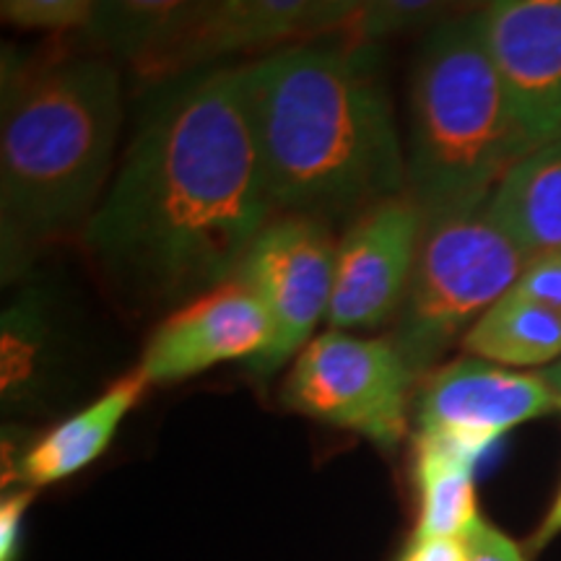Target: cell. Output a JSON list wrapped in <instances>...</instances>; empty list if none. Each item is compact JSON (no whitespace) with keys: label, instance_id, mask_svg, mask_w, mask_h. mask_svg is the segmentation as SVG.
Returning a JSON list of instances; mask_svg holds the SVG:
<instances>
[{"label":"cell","instance_id":"14","mask_svg":"<svg viewBox=\"0 0 561 561\" xmlns=\"http://www.w3.org/2000/svg\"><path fill=\"white\" fill-rule=\"evenodd\" d=\"M486 210L528 261L561 250V138L517 161L496 185Z\"/></svg>","mask_w":561,"mask_h":561},{"label":"cell","instance_id":"23","mask_svg":"<svg viewBox=\"0 0 561 561\" xmlns=\"http://www.w3.org/2000/svg\"><path fill=\"white\" fill-rule=\"evenodd\" d=\"M398 561H468L466 538H434L413 533Z\"/></svg>","mask_w":561,"mask_h":561},{"label":"cell","instance_id":"5","mask_svg":"<svg viewBox=\"0 0 561 561\" xmlns=\"http://www.w3.org/2000/svg\"><path fill=\"white\" fill-rule=\"evenodd\" d=\"M528 257L496 227L486 206L424 221L419 255L396 318L392 343L419 380L520 276Z\"/></svg>","mask_w":561,"mask_h":561},{"label":"cell","instance_id":"3","mask_svg":"<svg viewBox=\"0 0 561 561\" xmlns=\"http://www.w3.org/2000/svg\"><path fill=\"white\" fill-rule=\"evenodd\" d=\"M123 117L121 73L104 58H62L5 89L0 237L9 273L42 244L87 229L104 198Z\"/></svg>","mask_w":561,"mask_h":561},{"label":"cell","instance_id":"6","mask_svg":"<svg viewBox=\"0 0 561 561\" xmlns=\"http://www.w3.org/2000/svg\"><path fill=\"white\" fill-rule=\"evenodd\" d=\"M419 382L392 341L325 331L291 362L280 385V403L301 416L359 434L382 450H396L409 432Z\"/></svg>","mask_w":561,"mask_h":561},{"label":"cell","instance_id":"16","mask_svg":"<svg viewBox=\"0 0 561 561\" xmlns=\"http://www.w3.org/2000/svg\"><path fill=\"white\" fill-rule=\"evenodd\" d=\"M419 491L416 536L466 538L481 520L476 504V460L430 439L413 442Z\"/></svg>","mask_w":561,"mask_h":561},{"label":"cell","instance_id":"19","mask_svg":"<svg viewBox=\"0 0 561 561\" xmlns=\"http://www.w3.org/2000/svg\"><path fill=\"white\" fill-rule=\"evenodd\" d=\"M437 9L434 3H359L348 26L364 37H377L424 24Z\"/></svg>","mask_w":561,"mask_h":561},{"label":"cell","instance_id":"15","mask_svg":"<svg viewBox=\"0 0 561 561\" xmlns=\"http://www.w3.org/2000/svg\"><path fill=\"white\" fill-rule=\"evenodd\" d=\"M460 343L476 359L541 371L561 359V312L507 291Z\"/></svg>","mask_w":561,"mask_h":561},{"label":"cell","instance_id":"20","mask_svg":"<svg viewBox=\"0 0 561 561\" xmlns=\"http://www.w3.org/2000/svg\"><path fill=\"white\" fill-rule=\"evenodd\" d=\"M510 291L561 312V250L530 257Z\"/></svg>","mask_w":561,"mask_h":561},{"label":"cell","instance_id":"25","mask_svg":"<svg viewBox=\"0 0 561 561\" xmlns=\"http://www.w3.org/2000/svg\"><path fill=\"white\" fill-rule=\"evenodd\" d=\"M541 375H543V380L549 382V388L553 390V396H557L559 401H561V359L557 364H551V367L541 369Z\"/></svg>","mask_w":561,"mask_h":561},{"label":"cell","instance_id":"13","mask_svg":"<svg viewBox=\"0 0 561 561\" xmlns=\"http://www.w3.org/2000/svg\"><path fill=\"white\" fill-rule=\"evenodd\" d=\"M149 385L138 367L112 382L87 409L34 439L13 466V481L19 486L39 491L42 486L81 473L91 462L100 460L125 416L146 396Z\"/></svg>","mask_w":561,"mask_h":561},{"label":"cell","instance_id":"22","mask_svg":"<svg viewBox=\"0 0 561 561\" xmlns=\"http://www.w3.org/2000/svg\"><path fill=\"white\" fill-rule=\"evenodd\" d=\"M37 491L19 486L9 491L0 502V561H16L19 541H21V523H24L26 510L34 502Z\"/></svg>","mask_w":561,"mask_h":561},{"label":"cell","instance_id":"8","mask_svg":"<svg viewBox=\"0 0 561 561\" xmlns=\"http://www.w3.org/2000/svg\"><path fill=\"white\" fill-rule=\"evenodd\" d=\"M561 411L541 371H517L476 356L434 367L413 398L416 439L479 460L483 453L528 421Z\"/></svg>","mask_w":561,"mask_h":561},{"label":"cell","instance_id":"24","mask_svg":"<svg viewBox=\"0 0 561 561\" xmlns=\"http://www.w3.org/2000/svg\"><path fill=\"white\" fill-rule=\"evenodd\" d=\"M561 536V486L557 491V496H553V502L549 504V510H546L543 520L538 523V528L533 530L530 541H528V549L533 553L543 551L546 546H549L551 541H557V538Z\"/></svg>","mask_w":561,"mask_h":561},{"label":"cell","instance_id":"17","mask_svg":"<svg viewBox=\"0 0 561 561\" xmlns=\"http://www.w3.org/2000/svg\"><path fill=\"white\" fill-rule=\"evenodd\" d=\"M182 5L174 3H96L87 30L112 50L149 55L164 37Z\"/></svg>","mask_w":561,"mask_h":561},{"label":"cell","instance_id":"4","mask_svg":"<svg viewBox=\"0 0 561 561\" xmlns=\"http://www.w3.org/2000/svg\"><path fill=\"white\" fill-rule=\"evenodd\" d=\"M409 112V195L424 221L483 208L533 151L489 58L479 11L426 34Z\"/></svg>","mask_w":561,"mask_h":561},{"label":"cell","instance_id":"7","mask_svg":"<svg viewBox=\"0 0 561 561\" xmlns=\"http://www.w3.org/2000/svg\"><path fill=\"white\" fill-rule=\"evenodd\" d=\"M339 242L314 216L273 219L244 252L234 278L252 289L271 320V341L248 367L268 377L314 339L331 310Z\"/></svg>","mask_w":561,"mask_h":561},{"label":"cell","instance_id":"21","mask_svg":"<svg viewBox=\"0 0 561 561\" xmlns=\"http://www.w3.org/2000/svg\"><path fill=\"white\" fill-rule=\"evenodd\" d=\"M466 549L468 561H528L520 546L483 517L468 530Z\"/></svg>","mask_w":561,"mask_h":561},{"label":"cell","instance_id":"9","mask_svg":"<svg viewBox=\"0 0 561 561\" xmlns=\"http://www.w3.org/2000/svg\"><path fill=\"white\" fill-rule=\"evenodd\" d=\"M424 214L409 193L371 203L335 250L331 331L359 333L396 322L416 263Z\"/></svg>","mask_w":561,"mask_h":561},{"label":"cell","instance_id":"11","mask_svg":"<svg viewBox=\"0 0 561 561\" xmlns=\"http://www.w3.org/2000/svg\"><path fill=\"white\" fill-rule=\"evenodd\" d=\"M268 341L271 320L261 299L231 278L167 314L146 341L138 369L151 385H170L216 364L255 359Z\"/></svg>","mask_w":561,"mask_h":561},{"label":"cell","instance_id":"18","mask_svg":"<svg viewBox=\"0 0 561 561\" xmlns=\"http://www.w3.org/2000/svg\"><path fill=\"white\" fill-rule=\"evenodd\" d=\"M3 19L21 30L66 32L89 26L96 3L87 0H5Z\"/></svg>","mask_w":561,"mask_h":561},{"label":"cell","instance_id":"1","mask_svg":"<svg viewBox=\"0 0 561 561\" xmlns=\"http://www.w3.org/2000/svg\"><path fill=\"white\" fill-rule=\"evenodd\" d=\"M273 210L242 68L206 70L159 91L83 242L125 299L161 307L234 278Z\"/></svg>","mask_w":561,"mask_h":561},{"label":"cell","instance_id":"12","mask_svg":"<svg viewBox=\"0 0 561 561\" xmlns=\"http://www.w3.org/2000/svg\"><path fill=\"white\" fill-rule=\"evenodd\" d=\"M182 5L164 37L146 55L159 68L193 66L242 47H263L294 34L333 30L354 19L359 3H307V0H242L185 11Z\"/></svg>","mask_w":561,"mask_h":561},{"label":"cell","instance_id":"2","mask_svg":"<svg viewBox=\"0 0 561 561\" xmlns=\"http://www.w3.org/2000/svg\"><path fill=\"white\" fill-rule=\"evenodd\" d=\"M276 210L314 216L409 193L388 89L362 50L294 45L242 68Z\"/></svg>","mask_w":561,"mask_h":561},{"label":"cell","instance_id":"10","mask_svg":"<svg viewBox=\"0 0 561 561\" xmlns=\"http://www.w3.org/2000/svg\"><path fill=\"white\" fill-rule=\"evenodd\" d=\"M481 32L530 149L561 138V0H496Z\"/></svg>","mask_w":561,"mask_h":561}]
</instances>
